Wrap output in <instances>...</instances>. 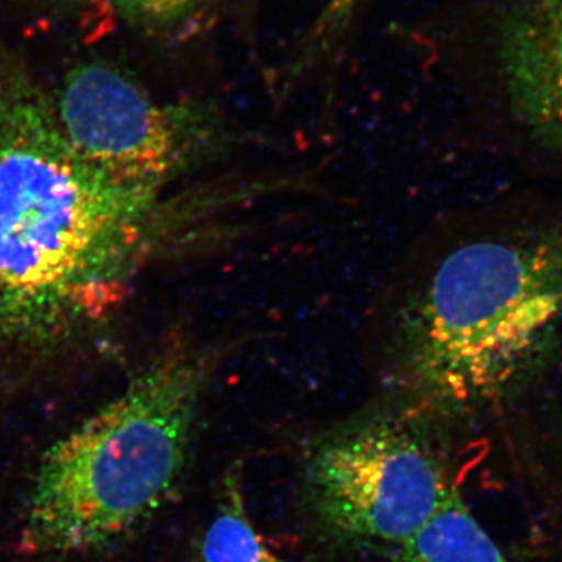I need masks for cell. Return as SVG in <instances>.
Listing matches in <instances>:
<instances>
[{"label":"cell","mask_w":562,"mask_h":562,"mask_svg":"<svg viewBox=\"0 0 562 562\" xmlns=\"http://www.w3.org/2000/svg\"><path fill=\"white\" fill-rule=\"evenodd\" d=\"M158 192L110 180L66 140L54 95L0 49V336L38 341L125 299Z\"/></svg>","instance_id":"6da1fadb"},{"label":"cell","mask_w":562,"mask_h":562,"mask_svg":"<svg viewBox=\"0 0 562 562\" xmlns=\"http://www.w3.org/2000/svg\"><path fill=\"white\" fill-rule=\"evenodd\" d=\"M202 562H286L251 522L238 471L225 479L216 514L203 536Z\"/></svg>","instance_id":"ba28073f"},{"label":"cell","mask_w":562,"mask_h":562,"mask_svg":"<svg viewBox=\"0 0 562 562\" xmlns=\"http://www.w3.org/2000/svg\"><path fill=\"white\" fill-rule=\"evenodd\" d=\"M222 349L173 341L41 461L25 538L77 553L116 541L171 497Z\"/></svg>","instance_id":"3957f363"},{"label":"cell","mask_w":562,"mask_h":562,"mask_svg":"<svg viewBox=\"0 0 562 562\" xmlns=\"http://www.w3.org/2000/svg\"><path fill=\"white\" fill-rule=\"evenodd\" d=\"M68 2L79 13L90 38L110 32L114 21L121 16L122 0H68Z\"/></svg>","instance_id":"8fae6325"},{"label":"cell","mask_w":562,"mask_h":562,"mask_svg":"<svg viewBox=\"0 0 562 562\" xmlns=\"http://www.w3.org/2000/svg\"><path fill=\"white\" fill-rule=\"evenodd\" d=\"M562 325V232L454 247L392 325L395 379L425 413L502 401L538 369Z\"/></svg>","instance_id":"7a4b0ae2"},{"label":"cell","mask_w":562,"mask_h":562,"mask_svg":"<svg viewBox=\"0 0 562 562\" xmlns=\"http://www.w3.org/2000/svg\"><path fill=\"white\" fill-rule=\"evenodd\" d=\"M54 95L63 135L77 155L110 180L158 192L239 144L210 103L158 101L113 63L74 66Z\"/></svg>","instance_id":"5b68a950"},{"label":"cell","mask_w":562,"mask_h":562,"mask_svg":"<svg viewBox=\"0 0 562 562\" xmlns=\"http://www.w3.org/2000/svg\"><path fill=\"white\" fill-rule=\"evenodd\" d=\"M321 522L349 541L397 549L457 490L413 403L362 414L328 432L306 468Z\"/></svg>","instance_id":"277c9868"},{"label":"cell","mask_w":562,"mask_h":562,"mask_svg":"<svg viewBox=\"0 0 562 562\" xmlns=\"http://www.w3.org/2000/svg\"><path fill=\"white\" fill-rule=\"evenodd\" d=\"M394 562H509L454 490L435 516L397 547Z\"/></svg>","instance_id":"52a82bcc"},{"label":"cell","mask_w":562,"mask_h":562,"mask_svg":"<svg viewBox=\"0 0 562 562\" xmlns=\"http://www.w3.org/2000/svg\"><path fill=\"white\" fill-rule=\"evenodd\" d=\"M497 55L516 116L562 154V0H514L497 25Z\"/></svg>","instance_id":"8992f818"},{"label":"cell","mask_w":562,"mask_h":562,"mask_svg":"<svg viewBox=\"0 0 562 562\" xmlns=\"http://www.w3.org/2000/svg\"><path fill=\"white\" fill-rule=\"evenodd\" d=\"M210 0H122L121 16L150 29H173L191 21Z\"/></svg>","instance_id":"30bf717a"},{"label":"cell","mask_w":562,"mask_h":562,"mask_svg":"<svg viewBox=\"0 0 562 562\" xmlns=\"http://www.w3.org/2000/svg\"><path fill=\"white\" fill-rule=\"evenodd\" d=\"M361 3L362 0H327L324 10L317 14L292 54L286 87L302 80L310 70L319 68L322 63L330 60L341 47Z\"/></svg>","instance_id":"9c48e42d"}]
</instances>
